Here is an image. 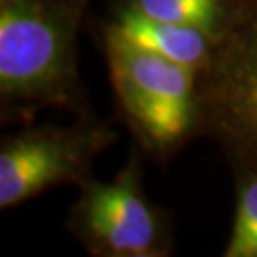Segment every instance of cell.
Wrapping results in <instances>:
<instances>
[{
  "instance_id": "1",
  "label": "cell",
  "mask_w": 257,
  "mask_h": 257,
  "mask_svg": "<svg viewBox=\"0 0 257 257\" xmlns=\"http://www.w3.org/2000/svg\"><path fill=\"white\" fill-rule=\"evenodd\" d=\"M90 0H0L2 120L44 107L84 112L76 38Z\"/></svg>"
},
{
  "instance_id": "2",
  "label": "cell",
  "mask_w": 257,
  "mask_h": 257,
  "mask_svg": "<svg viewBox=\"0 0 257 257\" xmlns=\"http://www.w3.org/2000/svg\"><path fill=\"white\" fill-rule=\"evenodd\" d=\"M120 120L143 155L156 162L175 156L198 134V73L101 31Z\"/></svg>"
},
{
  "instance_id": "3",
  "label": "cell",
  "mask_w": 257,
  "mask_h": 257,
  "mask_svg": "<svg viewBox=\"0 0 257 257\" xmlns=\"http://www.w3.org/2000/svg\"><path fill=\"white\" fill-rule=\"evenodd\" d=\"M200 136L230 166L257 168V0H229L210 63L198 74Z\"/></svg>"
},
{
  "instance_id": "4",
  "label": "cell",
  "mask_w": 257,
  "mask_h": 257,
  "mask_svg": "<svg viewBox=\"0 0 257 257\" xmlns=\"http://www.w3.org/2000/svg\"><path fill=\"white\" fill-rule=\"evenodd\" d=\"M141 149H134L114 179L90 175L67 215V229L95 257H168L172 221L143 189Z\"/></svg>"
},
{
  "instance_id": "5",
  "label": "cell",
  "mask_w": 257,
  "mask_h": 257,
  "mask_svg": "<svg viewBox=\"0 0 257 257\" xmlns=\"http://www.w3.org/2000/svg\"><path fill=\"white\" fill-rule=\"evenodd\" d=\"M118 139L109 122L80 114L69 126L19 130L0 141V210H10L59 185L92 175L95 158Z\"/></svg>"
},
{
  "instance_id": "6",
  "label": "cell",
  "mask_w": 257,
  "mask_h": 257,
  "mask_svg": "<svg viewBox=\"0 0 257 257\" xmlns=\"http://www.w3.org/2000/svg\"><path fill=\"white\" fill-rule=\"evenodd\" d=\"M101 31L189 67L198 74L208 67L215 48V38L202 29L147 18L126 6L122 0L110 6L109 18L101 25Z\"/></svg>"
},
{
  "instance_id": "7",
  "label": "cell",
  "mask_w": 257,
  "mask_h": 257,
  "mask_svg": "<svg viewBox=\"0 0 257 257\" xmlns=\"http://www.w3.org/2000/svg\"><path fill=\"white\" fill-rule=\"evenodd\" d=\"M147 18L206 31L217 40L227 19L229 0H122Z\"/></svg>"
},
{
  "instance_id": "8",
  "label": "cell",
  "mask_w": 257,
  "mask_h": 257,
  "mask_svg": "<svg viewBox=\"0 0 257 257\" xmlns=\"http://www.w3.org/2000/svg\"><path fill=\"white\" fill-rule=\"evenodd\" d=\"M234 217L223 257H257V168L234 166Z\"/></svg>"
}]
</instances>
